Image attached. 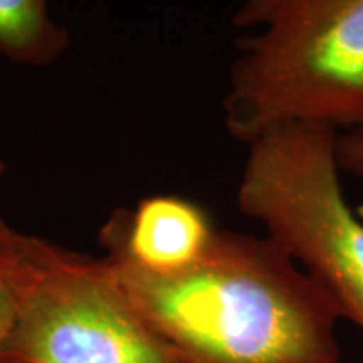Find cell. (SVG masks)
I'll list each match as a JSON object with an SVG mask.
<instances>
[{
    "instance_id": "obj_1",
    "label": "cell",
    "mask_w": 363,
    "mask_h": 363,
    "mask_svg": "<svg viewBox=\"0 0 363 363\" xmlns=\"http://www.w3.org/2000/svg\"><path fill=\"white\" fill-rule=\"evenodd\" d=\"M106 259L185 363H338L342 357L338 305L267 235L217 230L206 256L175 274Z\"/></svg>"
},
{
    "instance_id": "obj_2",
    "label": "cell",
    "mask_w": 363,
    "mask_h": 363,
    "mask_svg": "<svg viewBox=\"0 0 363 363\" xmlns=\"http://www.w3.org/2000/svg\"><path fill=\"white\" fill-rule=\"evenodd\" d=\"M224 123L251 145L281 126H363V0H247L233 17Z\"/></svg>"
},
{
    "instance_id": "obj_3",
    "label": "cell",
    "mask_w": 363,
    "mask_h": 363,
    "mask_svg": "<svg viewBox=\"0 0 363 363\" xmlns=\"http://www.w3.org/2000/svg\"><path fill=\"white\" fill-rule=\"evenodd\" d=\"M337 136L301 125L267 131L247 145L235 199L363 331V217L343 192Z\"/></svg>"
},
{
    "instance_id": "obj_4",
    "label": "cell",
    "mask_w": 363,
    "mask_h": 363,
    "mask_svg": "<svg viewBox=\"0 0 363 363\" xmlns=\"http://www.w3.org/2000/svg\"><path fill=\"white\" fill-rule=\"evenodd\" d=\"M0 363H185L135 306L110 261L21 234Z\"/></svg>"
},
{
    "instance_id": "obj_5",
    "label": "cell",
    "mask_w": 363,
    "mask_h": 363,
    "mask_svg": "<svg viewBox=\"0 0 363 363\" xmlns=\"http://www.w3.org/2000/svg\"><path fill=\"white\" fill-rule=\"evenodd\" d=\"M216 234L201 206L179 195H153L133 212L118 211L101 239L108 256L150 274H175L197 264Z\"/></svg>"
},
{
    "instance_id": "obj_6",
    "label": "cell",
    "mask_w": 363,
    "mask_h": 363,
    "mask_svg": "<svg viewBox=\"0 0 363 363\" xmlns=\"http://www.w3.org/2000/svg\"><path fill=\"white\" fill-rule=\"evenodd\" d=\"M69 45V34L43 0H0V56L17 65H49Z\"/></svg>"
},
{
    "instance_id": "obj_7",
    "label": "cell",
    "mask_w": 363,
    "mask_h": 363,
    "mask_svg": "<svg viewBox=\"0 0 363 363\" xmlns=\"http://www.w3.org/2000/svg\"><path fill=\"white\" fill-rule=\"evenodd\" d=\"M337 160L340 170L363 180V126L338 133Z\"/></svg>"
},
{
    "instance_id": "obj_8",
    "label": "cell",
    "mask_w": 363,
    "mask_h": 363,
    "mask_svg": "<svg viewBox=\"0 0 363 363\" xmlns=\"http://www.w3.org/2000/svg\"><path fill=\"white\" fill-rule=\"evenodd\" d=\"M17 242H19V240H17ZM12 318H13V283H12L11 251H9L7 254H4V256H0V350H2V345L6 342L9 330H11Z\"/></svg>"
},
{
    "instance_id": "obj_9",
    "label": "cell",
    "mask_w": 363,
    "mask_h": 363,
    "mask_svg": "<svg viewBox=\"0 0 363 363\" xmlns=\"http://www.w3.org/2000/svg\"><path fill=\"white\" fill-rule=\"evenodd\" d=\"M4 172H6V165H4V162L0 160V179H2ZM19 238L21 234L11 229V227L7 225V222L2 219V216H0V256H4V254H7L9 251H12V247L16 246Z\"/></svg>"
},
{
    "instance_id": "obj_10",
    "label": "cell",
    "mask_w": 363,
    "mask_h": 363,
    "mask_svg": "<svg viewBox=\"0 0 363 363\" xmlns=\"http://www.w3.org/2000/svg\"><path fill=\"white\" fill-rule=\"evenodd\" d=\"M357 212L363 217V203H362V206H358V207H357Z\"/></svg>"
}]
</instances>
